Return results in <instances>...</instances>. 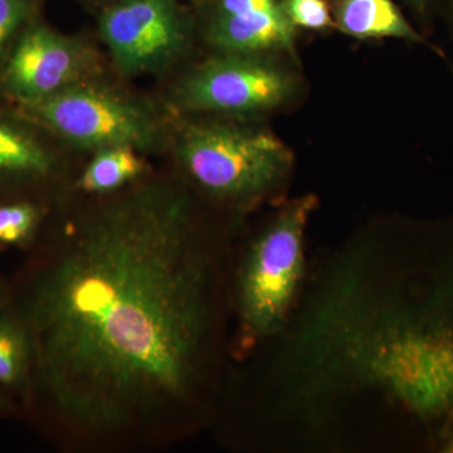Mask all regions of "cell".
Segmentation results:
<instances>
[{"mask_svg": "<svg viewBox=\"0 0 453 453\" xmlns=\"http://www.w3.org/2000/svg\"><path fill=\"white\" fill-rule=\"evenodd\" d=\"M186 190L112 196L70 231L31 308L32 359L59 416L113 434L180 407L211 324V256Z\"/></svg>", "mask_w": 453, "mask_h": 453, "instance_id": "1", "label": "cell"}, {"mask_svg": "<svg viewBox=\"0 0 453 453\" xmlns=\"http://www.w3.org/2000/svg\"><path fill=\"white\" fill-rule=\"evenodd\" d=\"M318 201L286 204L247 252L237 277L238 342L251 349L285 326L305 271V232Z\"/></svg>", "mask_w": 453, "mask_h": 453, "instance_id": "2", "label": "cell"}, {"mask_svg": "<svg viewBox=\"0 0 453 453\" xmlns=\"http://www.w3.org/2000/svg\"><path fill=\"white\" fill-rule=\"evenodd\" d=\"M177 157L190 180L223 201H251L281 183L292 157L281 140L261 129L190 121L181 127Z\"/></svg>", "mask_w": 453, "mask_h": 453, "instance_id": "3", "label": "cell"}, {"mask_svg": "<svg viewBox=\"0 0 453 453\" xmlns=\"http://www.w3.org/2000/svg\"><path fill=\"white\" fill-rule=\"evenodd\" d=\"M18 111L47 134L86 150L131 146L142 153L154 150L162 140L160 122L150 107L92 79Z\"/></svg>", "mask_w": 453, "mask_h": 453, "instance_id": "4", "label": "cell"}, {"mask_svg": "<svg viewBox=\"0 0 453 453\" xmlns=\"http://www.w3.org/2000/svg\"><path fill=\"white\" fill-rule=\"evenodd\" d=\"M98 31L127 76L159 73L189 49L195 18L179 0H116L101 9Z\"/></svg>", "mask_w": 453, "mask_h": 453, "instance_id": "5", "label": "cell"}, {"mask_svg": "<svg viewBox=\"0 0 453 453\" xmlns=\"http://www.w3.org/2000/svg\"><path fill=\"white\" fill-rule=\"evenodd\" d=\"M292 80L252 53L222 52L196 67L175 89L181 109L249 115L275 109L290 96Z\"/></svg>", "mask_w": 453, "mask_h": 453, "instance_id": "6", "label": "cell"}, {"mask_svg": "<svg viewBox=\"0 0 453 453\" xmlns=\"http://www.w3.org/2000/svg\"><path fill=\"white\" fill-rule=\"evenodd\" d=\"M95 67L88 43L55 31L37 17L0 62V94L18 107L33 105L92 79Z\"/></svg>", "mask_w": 453, "mask_h": 453, "instance_id": "7", "label": "cell"}, {"mask_svg": "<svg viewBox=\"0 0 453 453\" xmlns=\"http://www.w3.org/2000/svg\"><path fill=\"white\" fill-rule=\"evenodd\" d=\"M204 16L205 38L220 52L252 55L275 50L294 52L297 28L283 13L281 4L271 11L204 13Z\"/></svg>", "mask_w": 453, "mask_h": 453, "instance_id": "8", "label": "cell"}, {"mask_svg": "<svg viewBox=\"0 0 453 453\" xmlns=\"http://www.w3.org/2000/svg\"><path fill=\"white\" fill-rule=\"evenodd\" d=\"M43 134L22 112L0 110V183H40L56 174L58 157Z\"/></svg>", "mask_w": 453, "mask_h": 453, "instance_id": "9", "label": "cell"}, {"mask_svg": "<svg viewBox=\"0 0 453 453\" xmlns=\"http://www.w3.org/2000/svg\"><path fill=\"white\" fill-rule=\"evenodd\" d=\"M336 29L357 40L398 38L429 46L395 0H332Z\"/></svg>", "mask_w": 453, "mask_h": 453, "instance_id": "10", "label": "cell"}, {"mask_svg": "<svg viewBox=\"0 0 453 453\" xmlns=\"http://www.w3.org/2000/svg\"><path fill=\"white\" fill-rule=\"evenodd\" d=\"M144 172L140 151L131 146H111L95 151L77 184L83 192L109 195L136 180Z\"/></svg>", "mask_w": 453, "mask_h": 453, "instance_id": "11", "label": "cell"}, {"mask_svg": "<svg viewBox=\"0 0 453 453\" xmlns=\"http://www.w3.org/2000/svg\"><path fill=\"white\" fill-rule=\"evenodd\" d=\"M32 360L31 342L26 327L0 316V384L17 387L26 380Z\"/></svg>", "mask_w": 453, "mask_h": 453, "instance_id": "12", "label": "cell"}, {"mask_svg": "<svg viewBox=\"0 0 453 453\" xmlns=\"http://www.w3.org/2000/svg\"><path fill=\"white\" fill-rule=\"evenodd\" d=\"M41 211L29 202L0 205V246H20L32 240L40 226Z\"/></svg>", "mask_w": 453, "mask_h": 453, "instance_id": "13", "label": "cell"}, {"mask_svg": "<svg viewBox=\"0 0 453 453\" xmlns=\"http://www.w3.org/2000/svg\"><path fill=\"white\" fill-rule=\"evenodd\" d=\"M42 0H0V62L20 33L40 17Z\"/></svg>", "mask_w": 453, "mask_h": 453, "instance_id": "14", "label": "cell"}, {"mask_svg": "<svg viewBox=\"0 0 453 453\" xmlns=\"http://www.w3.org/2000/svg\"><path fill=\"white\" fill-rule=\"evenodd\" d=\"M280 4L296 28L309 31L336 28L332 0H280Z\"/></svg>", "mask_w": 453, "mask_h": 453, "instance_id": "15", "label": "cell"}, {"mask_svg": "<svg viewBox=\"0 0 453 453\" xmlns=\"http://www.w3.org/2000/svg\"><path fill=\"white\" fill-rule=\"evenodd\" d=\"M417 19L427 25L429 18L440 7V0H403Z\"/></svg>", "mask_w": 453, "mask_h": 453, "instance_id": "16", "label": "cell"}, {"mask_svg": "<svg viewBox=\"0 0 453 453\" xmlns=\"http://www.w3.org/2000/svg\"><path fill=\"white\" fill-rule=\"evenodd\" d=\"M440 7L445 9L447 22L453 33V0H440Z\"/></svg>", "mask_w": 453, "mask_h": 453, "instance_id": "17", "label": "cell"}, {"mask_svg": "<svg viewBox=\"0 0 453 453\" xmlns=\"http://www.w3.org/2000/svg\"><path fill=\"white\" fill-rule=\"evenodd\" d=\"M89 4L96 5V7L101 9L105 8L106 5L111 4V3L116 2V0H86Z\"/></svg>", "mask_w": 453, "mask_h": 453, "instance_id": "18", "label": "cell"}, {"mask_svg": "<svg viewBox=\"0 0 453 453\" xmlns=\"http://www.w3.org/2000/svg\"><path fill=\"white\" fill-rule=\"evenodd\" d=\"M190 2H192L193 4H195L196 7V5L201 4V3L204 2V0H190Z\"/></svg>", "mask_w": 453, "mask_h": 453, "instance_id": "19", "label": "cell"}]
</instances>
